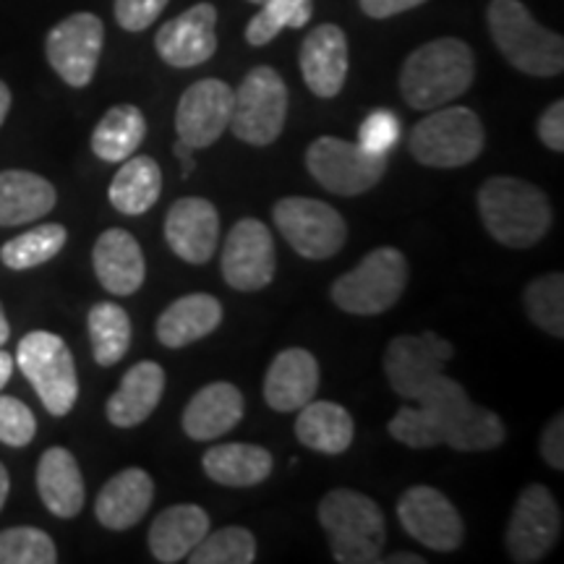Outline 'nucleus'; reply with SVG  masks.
<instances>
[{
    "label": "nucleus",
    "instance_id": "1",
    "mask_svg": "<svg viewBox=\"0 0 564 564\" xmlns=\"http://www.w3.org/2000/svg\"><path fill=\"white\" fill-rule=\"evenodd\" d=\"M387 432L411 449L447 444L457 453H489L507 440L505 421L491 408L474 403L465 387L444 373L419 394L415 405L392 415Z\"/></svg>",
    "mask_w": 564,
    "mask_h": 564
},
{
    "label": "nucleus",
    "instance_id": "2",
    "mask_svg": "<svg viewBox=\"0 0 564 564\" xmlns=\"http://www.w3.org/2000/svg\"><path fill=\"white\" fill-rule=\"evenodd\" d=\"M478 215L494 241L510 249H531L552 228L549 196L514 175H494L481 183Z\"/></svg>",
    "mask_w": 564,
    "mask_h": 564
},
{
    "label": "nucleus",
    "instance_id": "3",
    "mask_svg": "<svg viewBox=\"0 0 564 564\" xmlns=\"http://www.w3.org/2000/svg\"><path fill=\"white\" fill-rule=\"evenodd\" d=\"M474 79V51L457 37H440L408 55L400 70V91L413 110L429 112L463 97Z\"/></svg>",
    "mask_w": 564,
    "mask_h": 564
},
{
    "label": "nucleus",
    "instance_id": "4",
    "mask_svg": "<svg viewBox=\"0 0 564 564\" xmlns=\"http://www.w3.org/2000/svg\"><path fill=\"white\" fill-rule=\"evenodd\" d=\"M319 525L324 528L340 564L382 562L387 525L382 507L356 489H333L319 502Z\"/></svg>",
    "mask_w": 564,
    "mask_h": 564
},
{
    "label": "nucleus",
    "instance_id": "5",
    "mask_svg": "<svg viewBox=\"0 0 564 564\" xmlns=\"http://www.w3.org/2000/svg\"><path fill=\"white\" fill-rule=\"evenodd\" d=\"M486 21L494 45L512 68L539 79L560 76L564 70L562 34L541 26L520 0H491Z\"/></svg>",
    "mask_w": 564,
    "mask_h": 564
},
{
    "label": "nucleus",
    "instance_id": "6",
    "mask_svg": "<svg viewBox=\"0 0 564 564\" xmlns=\"http://www.w3.org/2000/svg\"><path fill=\"white\" fill-rule=\"evenodd\" d=\"M408 147L421 165L453 171L478 160L486 147V129L470 108L444 105L413 126Z\"/></svg>",
    "mask_w": 564,
    "mask_h": 564
},
{
    "label": "nucleus",
    "instance_id": "7",
    "mask_svg": "<svg viewBox=\"0 0 564 564\" xmlns=\"http://www.w3.org/2000/svg\"><path fill=\"white\" fill-rule=\"evenodd\" d=\"M408 278H411V267H408L405 253L392 246H382L366 253L356 270L335 280L333 301L345 314H384L403 299Z\"/></svg>",
    "mask_w": 564,
    "mask_h": 564
},
{
    "label": "nucleus",
    "instance_id": "8",
    "mask_svg": "<svg viewBox=\"0 0 564 564\" xmlns=\"http://www.w3.org/2000/svg\"><path fill=\"white\" fill-rule=\"evenodd\" d=\"M17 366L30 379L34 392L51 415H68L79 400V377L66 340L47 329L21 337Z\"/></svg>",
    "mask_w": 564,
    "mask_h": 564
},
{
    "label": "nucleus",
    "instance_id": "9",
    "mask_svg": "<svg viewBox=\"0 0 564 564\" xmlns=\"http://www.w3.org/2000/svg\"><path fill=\"white\" fill-rule=\"evenodd\" d=\"M288 121V87L272 66H257L232 89V137L251 147H270Z\"/></svg>",
    "mask_w": 564,
    "mask_h": 564
},
{
    "label": "nucleus",
    "instance_id": "10",
    "mask_svg": "<svg viewBox=\"0 0 564 564\" xmlns=\"http://www.w3.org/2000/svg\"><path fill=\"white\" fill-rule=\"evenodd\" d=\"M272 217L291 249L312 262L335 257L348 238V225L340 212L312 196H285L274 204Z\"/></svg>",
    "mask_w": 564,
    "mask_h": 564
},
{
    "label": "nucleus",
    "instance_id": "11",
    "mask_svg": "<svg viewBox=\"0 0 564 564\" xmlns=\"http://www.w3.org/2000/svg\"><path fill=\"white\" fill-rule=\"evenodd\" d=\"M390 158L364 150L358 141L319 137L306 150L308 173L337 196H361L384 178Z\"/></svg>",
    "mask_w": 564,
    "mask_h": 564
},
{
    "label": "nucleus",
    "instance_id": "12",
    "mask_svg": "<svg viewBox=\"0 0 564 564\" xmlns=\"http://www.w3.org/2000/svg\"><path fill=\"white\" fill-rule=\"evenodd\" d=\"M562 533V510L544 484L520 491L507 523L505 546L512 562L535 564L552 552Z\"/></svg>",
    "mask_w": 564,
    "mask_h": 564
},
{
    "label": "nucleus",
    "instance_id": "13",
    "mask_svg": "<svg viewBox=\"0 0 564 564\" xmlns=\"http://www.w3.org/2000/svg\"><path fill=\"white\" fill-rule=\"evenodd\" d=\"M455 348L453 343L444 340L436 333L421 335H398L392 337L384 350V373L392 392L415 403L419 394L442 377L444 366L453 361Z\"/></svg>",
    "mask_w": 564,
    "mask_h": 564
},
{
    "label": "nucleus",
    "instance_id": "14",
    "mask_svg": "<svg viewBox=\"0 0 564 564\" xmlns=\"http://www.w3.org/2000/svg\"><path fill=\"white\" fill-rule=\"evenodd\" d=\"M105 45V24L95 13H74L47 32L45 55L68 87L84 89L95 79Z\"/></svg>",
    "mask_w": 564,
    "mask_h": 564
},
{
    "label": "nucleus",
    "instance_id": "15",
    "mask_svg": "<svg viewBox=\"0 0 564 564\" xmlns=\"http://www.w3.org/2000/svg\"><path fill=\"white\" fill-rule=\"evenodd\" d=\"M403 531L432 552H455L465 541V523L457 507L434 486H411L398 502Z\"/></svg>",
    "mask_w": 564,
    "mask_h": 564
},
{
    "label": "nucleus",
    "instance_id": "16",
    "mask_svg": "<svg viewBox=\"0 0 564 564\" xmlns=\"http://www.w3.org/2000/svg\"><path fill=\"white\" fill-rule=\"evenodd\" d=\"M278 253L272 232L257 217H243L232 225L223 246V278L232 291H262L274 280Z\"/></svg>",
    "mask_w": 564,
    "mask_h": 564
},
{
    "label": "nucleus",
    "instance_id": "17",
    "mask_svg": "<svg viewBox=\"0 0 564 564\" xmlns=\"http://www.w3.org/2000/svg\"><path fill=\"white\" fill-rule=\"evenodd\" d=\"M232 87L220 79H202L181 95L175 108V133L192 150H207L228 131Z\"/></svg>",
    "mask_w": 564,
    "mask_h": 564
},
{
    "label": "nucleus",
    "instance_id": "18",
    "mask_svg": "<svg viewBox=\"0 0 564 564\" xmlns=\"http://www.w3.org/2000/svg\"><path fill=\"white\" fill-rule=\"evenodd\" d=\"M165 241L186 264H207L220 241V212L202 196H183L165 215Z\"/></svg>",
    "mask_w": 564,
    "mask_h": 564
},
{
    "label": "nucleus",
    "instance_id": "19",
    "mask_svg": "<svg viewBox=\"0 0 564 564\" xmlns=\"http://www.w3.org/2000/svg\"><path fill=\"white\" fill-rule=\"evenodd\" d=\"M158 55L173 68H194L217 53V9L196 3L160 26L154 37Z\"/></svg>",
    "mask_w": 564,
    "mask_h": 564
},
{
    "label": "nucleus",
    "instance_id": "20",
    "mask_svg": "<svg viewBox=\"0 0 564 564\" xmlns=\"http://www.w3.org/2000/svg\"><path fill=\"white\" fill-rule=\"evenodd\" d=\"M301 74L306 87L322 100H333L348 79V37L337 24H322L301 45Z\"/></svg>",
    "mask_w": 564,
    "mask_h": 564
},
{
    "label": "nucleus",
    "instance_id": "21",
    "mask_svg": "<svg viewBox=\"0 0 564 564\" xmlns=\"http://www.w3.org/2000/svg\"><path fill=\"white\" fill-rule=\"evenodd\" d=\"M322 373L312 350L288 348L272 358L264 377V400L272 411L293 413L316 398Z\"/></svg>",
    "mask_w": 564,
    "mask_h": 564
},
{
    "label": "nucleus",
    "instance_id": "22",
    "mask_svg": "<svg viewBox=\"0 0 564 564\" xmlns=\"http://www.w3.org/2000/svg\"><path fill=\"white\" fill-rule=\"evenodd\" d=\"M91 264L105 291L126 299L144 285L147 262L144 251L137 238L123 228H110L97 238L95 251H91Z\"/></svg>",
    "mask_w": 564,
    "mask_h": 564
},
{
    "label": "nucleus",
    "instance_id": "23",
    "mask_svg": "<svg viewBox=\"0 0 564 564\" xmlns=\"http://www.w3.org/2000/svg\"><path fill=\"white\" fill-rule=\"evenodd\" d=\"M243 415L246 403L241 390L230 382H212L188 400L181 423L183 432L194 442H215L232 432Z\"/></svg>",
    "mask_w": 564,
    "mask_h": 564
},
{
    "label": "nucleus",
    "instance_id": "24",
    "mask_svg": "<svg viewBox=\"0 0 564 564\" xmlns=\"http://www.w3.org/2000/svg\"><path fill=\"white\" fill-rule=\"evenodd\" d=\"M154 499V481L147 470L126 468L97 494L95 514L108 531H129L144 520Z\"/></svg>",
    "mask_w": 564,
    "mask_h": 564
},
{
    "label": "nucleus",
    "instance_id": "25",
    "mask_svg": "<svg viewBox=\"0 0 564 564\" xmlns=\"http://www.w3.org/2000/svg\"><path fill=\"white\" fill-rule=\"evenodd\" d=\"M165 392V371L154 361H139L123 373L121 387L110 394L105 413L116 429H133L144 423L160 405Z\"/></svg>",
    "mask_w": 564,
    "mask_h": 564
},
{
    "label": "nucleus",
    "instance_id": "26",
    "mask_svg": "<svg viewBox=\"0 0 564 564\" xmlns=\"http://www.w3.org/2000/svg\"><path fill=\"white\" fill-rule=\"evenodd\" d=\"M223 324V303L209 293H188L158 316L154 335L165 348H186Z\"/></svg>",
    "mask_w": 564,
    "mask_h": 564
},
{
    "label": "nucleus",
    "instance_id": "27",
    "mask_svg": "<svg viewBox=\"0 0 564 564\" xmlns=\"http://www.w3.org/2000/svg\"><path fill=\"white\" fill-rule=\"evenodd\" d=\"M37 491L42 505L55 518L70 520L84 510V499H87L84 476L76 457L66 447H51L42 453L37 463Z\"/></svg>",
    "mask_w": 564,
    "mask_h": 564
},
{
    "label": "nucleus",
    "instance_id": "28",
    "mask_svg": "<svg viewBox=\"0 0 564 564\" xmlns=\"http://www.w3.org/2000/svg\"><path fill=\"white\" fill-rule=\"evenodd\" d=\"M209 531L212 520L199 505L165 507L150 528V552L162 564L183 562Z\"/></svg>",
    "mask_w": 564,
    "mask_h": 564
},
{
    "label": "nucleus",
    "instance_id": "29",
    "mask_svg": "<svg viewBox=\"0 0 564 564\" xmlns=\"http://www.w3.org/2000/svg\"><path fill=\"white\" fill-rule=\"evenodd\" d=\"M202 468L215 484L228 486V489H251L272 476L274 457L259 444L228 442L207 449L202 457Z\"/></svg>",
    "mask_w": 564,
    "mask_h": 564
},
{
    "label": "nucleus",
    "instance_id": "30",
    "mask_svg": "<svg viewBox=\"0 0 564 564\" xmlns=\"http://www.w3.org/2000/svg\"><path fill=\"white\" fill-rule=\"evenodd\" d=\"M356 426L352 415L333 400H308L299 408L295 440L319 455H343L352 444Z\"/></svg>",
    "mask_w": 564,
    "mask_h": 564
},
{
    "label": "nucleus",
    "instance_id": "31",
    "mask_svg": "<svg viewBox=\"0 0 564 564\" xmlns=\"http://www.w3.org/2000/svg\"><path fill=\"white\" fill-rule=\"evenodd\" d=\"M58 202L55 186L30 171L0 173V228H13L51 215Z\"/></svg>",
    "mask_w": 564,
    "mask_h": 564
},
{
    "label": "nucleus",
    "instance_id": "32",
    "mask_svg": "<svg viewBox=\"0 0 564 564\" xmlns=\"http://www.w3.org/2000/svg\"><path fill=\"white\" fill-rule=\"evenodd\" d=\"M162 194V171L160 165L147 154L123 160L121 171L110 181L108 199L121 215L139 217L158 204Z\"/></svg>",
    "mask_w": 564,
    "mask_h": 564
},
{
    "label": "nucleus",
    "instance_id": "33",
    "mask_svg": "<svg viewBox=\"0 0 564 564\" xmlns=\"http://www.w3.org/2000/svg\"><path fill=\"white\" fill-rule=\"evenodd\" d=\"M147 137V118L137 105H116L91 131V152L102 162H123Z\"/></svg>",
    "mask_w": 564,
    "mask_h": 564
},
{
    "label": "nucleus",
    "instance_id": "34",
    "mask_svg": "<svg viewBox=\"0 0 564 564\" xmlns=\"http://www.w3.org/2000/svg\"><path fill=\"white\" fill-rule=\"evenodd\" d=\"M91 356L97 366H116L123 361L131 348V316L123 306L110 301H100L87 314Z\"/></svg>",
    "mask_w": 564,
    "mask_h": 564
},
{
    "label": "nucleus",
    "instance_id": "35",
    "mask_svg": "<svg viewBox=\"0 0 564 564\" xmlns=\"http://www.w3.org/2000/svg\"><path fill=\"white\" fill-rule=\"evenodd\" d=\"M68 241V230L58 223H45L11 238L0 249V262L9 270H32L58 257Z\"/></svg>",
    "mask_w": 564,
    "mask_h": 564
},
{
    "label": "nucleus",
    "instance_id": "36",
    "mask_svg": "<svg viewBox=\"0 0 564 564\" xmlns=\"http://www.w3.org/2000/svg\"><path fill=\"white\" fill-rule=\"evenodd\" d=\"M523 306L528 319L546 335L562 340L564 337V274L549 272L525 285Z\"/></svg>",
    "mask_w": 564,
    "mask_h": 564
},
{
    "label": "nucleus",
    "instance_id": "37",
    "mask_svg": "<svg viewBox=\"0 0 564 564\" xmlns=\"http://www.w3.org/2000/svg\"><path fill=\"white\" fill-rule=\"evenodd\" d=\"M314 13L312 0H267L262 11L246 26V42L262 47L282 30H303Z\"/></svg>",
    "mask_w": 564,
    "mask_h": 564
},
{
    "label": "nucleus",
    "instance_id": "38",
    "mask_svg": "<svg viewBox=\"0 0 564 564\" xmlns=\"http://www.w3.org/2000/svg\"><path fill=\"white\" fill-rule=\"evenodd\" d=\"M186 560L192 564H251L257 560V539L249 528H220L204 535Z\"/></svg>",
    "mask_w": 564,
    "mask_h": 564
},
{
    "label": "nucleus",
    "instance_id": "39",
    "mask_svg": "<svg viewBox=\"0 0 564 564\" xmlns=\"http://www.w3.org/2000/svg\"><path fill=\"white\" fill-rule=\"evenodd\" d=\"M58 549L45 531L32 525L0 531V564H55Z\"/></svg>",
    "mask_w": 564,
    "mask_h": 564
},
{
    "label": "nucleus",
    "instance_id": "40",
    "mask_svg": "<svg viewBox=\"0 0 564 564\" xmlns=\"http://www.w3.org/2000/svg\"><path fill=\"white\" fill-rule=\"evenodd\" d=\"M34 434H37V419L32 408L11 394H0V442L21 449L32 444Z\"/></svg>",
    "mask_w": 564,
    "mask_h": 564
},
{
    "label": "nucleus",
    "instance_id": "41",
    "mask_svg": "<svg viewBox=\"0 0 564 564\" xmlns=\"http://www.w3.org/2000/svg\"><path fill=\"white\" fill-rule=\"evenodd\" d=\"M400 139V121L392 110H373L358 129V144L373 154H390Z\"/></svg>",
    "mask_w": 564,
    "mask_h": 564
},
{
    "label": "nucleus",
    "instance_id": "42",
    "mask_svg": "<svg viewBox=\"0 0 564 564\" xmlns=\"http://www.w3.org/2000/svg\"><path fill=\"white\" fill-rule=\"evenodd\" d=\"M171 0H116V21L126 32H144Z\"/></svg>",
    "mask_w": 564,
    "mask_h": 564
},
{
    "label": "nucleus",
    "instance_id": "43",
    "mask_svg": "<svg viewBox=\"0 0 564 564\" xmlns=\"http://www.w3.org/2000/svg\"><path fill=\"white\" fill-rule=\"evenodd\" d=\"M535 131H539L541 144H544L546 150H552L556 154L564 152V102L562 100L549 105L544 116L539 118Z\"/></svg>",
    "mask_w": 564,
    "mask_h": 564
},
{
    "label": "nucleus",
    "instance_id": "44",
    "mask_svg": "<svg viewBox=\"0 0 564 564\" xmlns=\"http://www.w3.org/2000/svg\"><path fill=\"white\" fill-rule=\"evenodd\" d=\"M541 457L554 470H564V413H556L541 434Z\"/></svg>",
    "mask_w": 564,
    "mask_h": 564
},
{
    "label": "nucleus",
    "instance_id": "45",
    "mask_svg": "<svg viewBox=\"0 0 564 564\" xmlns=\"http://www.w3.org/2000/svg\"><path fill=\"white\" fill-rule=\"evenodd\" d=\"M361 3V11L371 19H392L398 13H405L411 9H419V6L426 3V0H358Z\"/></svg>",
    "mask_w": 564,
    "mask_h": 564
},
{
    "label": "nucleus",
    "instance_id": "46",
    "mask_svg": "<svg viewBox=\"0 0 564 564\" xmlns=\"http://www.w3.org/2000/svg\"><path fill=\"white\" fill-rule=\"evenodd\" d=\"M13 369H17V358H13L11 352H6L3 348H0V390L9 384Z\"/></svg>",
    "mask_w": 564,
    "mask_h": 564
},
{
    "label": "nucleus",
    "instance_id": "47",
    "mask_svg": "<svg viewBox=\"0 0 564 564\" xmlns=\"http://www.w3.org/2000/svg\"><path fill=\"white\" fill-rule=\"evenodd\" d=\"M382 562H387V564H423L426 560H423V556H415L411 552H398V554L382 556Z\"/></svg>",
    "mask_w": 564,
    "mask_h": 564
},
{
    "label": "nucleus",
    "instance_id": "48",
    "mask_svg": "<svg viewBox=\"0 0 564 564\" xmlns=\"http://www.w3.org/2000/svg\"><path fill=\"white\" fill-rule=\"evenodd\" d=\"M192 147H186L183 144V141H178V144H175V154H178L181 158V162H183V175H188L194 171V162H192Z\"/></svg>",
    "mask_w": 564,
    "mask_h": 564
},
{
    "label": "nucleus",
    "instance_id": "49",
    "mask_svg": "<svg viewBox=\"0 0 564 564\" xmlns=\"http://www.w3.org/2000/svg\"><path fill=\"white\" fill-rule=\"evenodd\" d=\"M9 110H11V89L6 87V82H0V126L6 123Z\"/></svg>",
    "mask_w": 564,
    "mask_h": 564
},
{
    "label": "nucleus",
    "instance_id": "50",
    "mask_svg": "<svg viewBox=\"0 0 564 564\" xmlns=\"http://www.w3.org/2000/svg\"><path fill=\"white\" fill-rule=\"evenodd\" d=\"M9 491H11L9 470H6V465L0 463V510H3V507H6V499H9Z\"/></svg>",
    "mask_w": 564,
    "mask_h": 564
},
{
    "label": "nucleus",
    "instance_id": "51",
    "mask_svg": "<svg viewBox=\"0 0 564 564\" xmlns=\"http://www.w3.org/2000/svg\"><path fill=\"white\" fill-rule=\"evenodd\" d=\"M9 337H11V327H9V319H6L3 306H0V348L9 343Z\"/></svg>",
    "mask_w": 564,
    "mask_h": 564
},
{
    "label": "nucleus",
    "instance_id": "52",
    "mask_svg": "<svg viewBox=\"0 0 564 564\" xmlns=\"http://www.w3.org/2000/svg\"><path fill=\"white\" fill-rule=\"evenodd\" d=\"M249 3H257V6H264L267 0H249Z\"/></svg>",
    "mask_w": 564,
    "mask_h": 564
}]
</instances>
